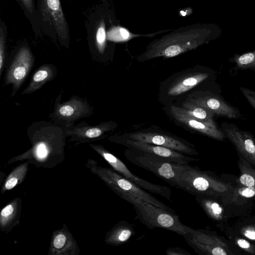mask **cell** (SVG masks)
<instances>
[{
	"label": "cell",
	"instance_id": "obj_23",
	"mask_svg": "<svg viewBox=\"0 0 255 255\" xmlns=\"http://www.w3.org/2000/svg\"><path fill=\"white\" fill-rule=\"evenodd\" d=\"M239 157L238 164L240 176L238 181L241 185L252 187L255 190V169L249 162Z\"/></svg>",
	"mask_w": 255,
	"mask_h": 255
},
{
	"label": "cell",
	"instance_id": "obj_24",
	"mask_svg": "<svg viewBox=\"0 0 255 255\" xmlns=\"http://www.w3.org/2000/svg\"><path fill=\"white\" fill-rule=\"evenodd\" d=\"M229 61L239 70H250L255 72V50L242 54H235Z\"/></svg>",
	"mask_w": 255,
	"mask_h": 255
},
{
	"label": "cell",
	"instance_id": "obj_20",
	"mask_svg": "<svg viewBox=\"0 0 255 255\" xmlns=\"http://www.w3.org/2000/svg\"><path fill=\"white\" fill-rule=\"evenodd\" d=\"M56 68L50 64L40 67L33 74L31 81L22 92V95L29 94L40 89L47 82L53 80L56 75Z\"/></svg>",
	"mask_w": 255,
	"mask_h": 255
},
{
	"label": "cell",
	"instance_id": "obj_5",
	"mask_svg": "<svg viewBox=\"0 0 255 255\" xmlns=\"http://www.w3.org/2000/svg\"><path fill=\"white\" fill-rule=\"evenodd\" d=\"M86 166L92 172L99 176L104 183L117 194L125 193L136 196L153 205L172 213H175L170 207L147 192L145 190L139 187L132 182L110 168L98 166L97 162L90 159Z\"/></svg>",
	"mask_w": 255,
	"mask_h": 255
},
{
	"label": "cell",
	"instance_id": "obj_19",
	"mask_svg": "<svg viewBox=\"0 0 255 255\" xmlns=\"http://www.w3.org/2000/svg\"><path fill=\"white\" fill-rule=\"evenodd\" d=\"M134 226L122 220L117 223L107 234L105 242L112 246L121 245L135 235Z\"/></svg>",
	"mask_w": 255,
	"mask_h": 255
},
{
	"label": "cell",
	"instance_id": "obj_12",
	"mask_svg": "<svg viewBox=\"0 0 255 255\" xmlns=\"http://www.w3.org/2000/svg\"><path fill=\"white\" fill-rule=\"evenodd\" d=\"M221 128L226 138L234 145L239 156L255 167V139L252 134L232 123L224 122Z\"/></svg>",
	"mask_w": 255,
	"mask_h": 255
},
{
	"label": "cell",
	"instance_id": "obj_35",
	"mask_svg": "<svg viewBox=\"0 0 255 255\" xmlns=\"http://www.w3.org/2000/svg\"><path fill=\"white\" fill-rule=\"evenodd\" d=\"M21 1L27 10L32 12L33 7L32 0H21Z\"/></svg>",
	"mask_w": 255,
	"mask_h": 255
},
{
	"label": "cell",
	"instance_id": "obj_33",
	"mask_svg": "<svg viewBox=\"0 0 255 255\" xmlns=\"http://www.w3.org/2000/svg\"><path fill=\"white\" fill-rule=\"evenodd\" d=\"M167 255H191V253L180 247H172L165 251Z\"/></svg>",
	"mask_w": 255,
	"mask_h": 255
},
{
	"label": "cell",
	"instance_id": "obj_10",
	"mask_svg": "<svg viewBox=\"0 0 255 255\" xmlns=\"http://www.w3.org/2000/svg\"><path fill=\"white\" fill-rule=\"evenodd\" d=\"M131 140L142 141L163 146L189 156L199 155L193 144L180 138L154 132H135L126 137Z\"/></svg>",
	"mask_w": 255,
	"mask_h": 255
},
{
	"label": "cell",
	"instance_id": "obj_26",
	"mask_svg": "<svg viewBox=\"0 0 255 255\" xmlns=\"http://www.w3.org/2000/svg\"><path fill=\"white\" fill-rule=\"evenodd\" d=\"M18 200L15 199L1 210L0 226L1 229H7L15 220L18 213Z\"/></svg>",
	"mask_w": 255,
	"mask_h": 255
},
{
	"label": "cell",
	"instance_id": "obj_18",
	"mask_svg": "<svg viewBox=\"0 0 255 255\" xmlns=\"http://www.w3.org/2000/svg\"><path fill=\"white\" fill-rule=\"evenodd\" d=\"M79 250L72 235L65 229L55 231L51 238L49 254L78 255Z\"/></svg>",
	"mask_w": 255,
	"mask_h": 255
},
{
	"label": "cell",
	"instance_id": "obj_7",
	"mask_svg": "<svg viewBox=\"0 0 255 255\" xmlns=\"http://www.w3.org/2000/svg\"><path fill=\"white\" fill-rule=\"evenodd\" d=\"M61 94L57 97L54 110L49 115L52 121L64 128L73 126L81 118L89 117L93 113V108L84 99L73 96L64 103H60Z\"/></svg>",
	"mask_w": 255,
	"mask_h": 255
},
{
	"label": "cell",
	"instance_id": "obj_3",
	"mask_svg": "<svg viewBox=\"0 0 255 255\" xmlns=\"http://www.w3.org/2000/svg\"><path fill=\"white\" fill-rule=\"evenodd\" d=\"M128 161L160 177L171 186L182 189L180 175L188 164H181L166 158L129 148L125 152Z\"/></svg>",
	"mask_w": 255,
	"mask_h": 255
},
{
	"label": "cell",
	"instance_id": "obj_4",
	"mask_svg": "<svg viewBox=\"0 0 255 255\" xmlns=\"http://www.w3.org/2000/svg\"><path fill=\"white\" fill-rule=\"evenodd\" d=\"M182 190L196 195L205 194L215 198L232 193L233 188L217 178L209 171L188 164L180 175Z\"/></svg>",
	"mask_w": 255,
	"mask_h": 255
},
{
	"label": "cell",
	"instance_id": "obj_21",
	"mask_svg": "<svg viewBox=\"0 0 255 255\" xmlns=\"http://www.w3.org/2000/svg\"><path fill=\"white\" fill-rule=\"evenodd\" d=\"M195 196L196 200L210 218L216 221L223 218V209L216 200V198L201 194H196Z\"/></svg>",
	"mask_w": 255,
	"mask_h": 255
},
{
	"label": "cell",
	"instance_id": "obj_6",
	"mask_svg": "<svg viewBox=\"0 0 255 255\" xmlns=\"http://www.w3.org/2000/svg\"><path fill=\"white\" fill-rule=\"evenodd\" d=\"M212 71L199 67L178 73L162 85L161 97L167 100H174L211 78Z\"/></svg>",
	"mask_w": 255,
	"mask_h": 255
},
{
	"label": "cell",
	"instance_id": "obj_9",
	"mask_svg": "<svg viewBox=\"0 0 255 255\" xmlns=\"http://www.w3.org/2000/svg\"><path fill=\"white\" fill-rule=\"evenodd\" d=\"M183 237L187 244L199 255L235 254L225 242L210 231L193 229Z\"/></svg>",
	"mask_w": 255,
	"mask_h": 255
},
{
	"label": "cell",
	"instance_id": "obj_32",
	"mask_svg": "<svg viewBox=\"0 0 255 255\" xmlns=\"http://www.w3.org/2000/svg\"><path fill=\"white\" fill-rule=\"evenodd\" d=\"M242 186L237 191V193L240 196L246 198H251L255 196V190L253 188Z\"/></svg>",
	"mask_w": 255,
	"mask_h": 255
},
{
	"label": "cell",
	"instance_id": "obj_29",
	"mask_svg": "<svg viewBox=\"0 0 255 255\" xmlns=\"http://www.w3.org/2000/svg\"><path fill=\"white\" fill-rule=\"evenodd\" d=\"M5 35L2 27L0 32V76H1L5 59Z\"/></svg>",
	"mask_w": 255,
	"mask_h": 255
},
{
	"label": "cell",
	"instance_id": "obj_16",
	"mask_svg": "<svg viewBox=\"0 0 255 255\" xmlns=\"http://www.w3.org/2000/svg\"><path fill=\"white\" fill-rule=\"evenodd\" d=\"M117 127L116 123L110 121L96 126L82 123L64 129L66 135L70 137L71 140L87 141L103 137L106 133L114 130Z\"/></svg>",
	"mask_w": 255,
	"mask_h": 255
},
{
	"label": "cell",
	"instance_id": "obj_28",
	"mask_svg": "<svg viewBox=\"0 0 255 255\" xmlns=\"http://www.w3.org/2000/svg\"><path fill=\"white\" fill-rule=\"evenodd\" d=\"M106 37L105 23L102 21L98 28L96 35L97 46L99 51L101 53H103L105 50Z\"/></svg>",
	"mask_w": 255,
	"mask_h": 255
},
{
	"label": "cell",
	"instance_id": "obj_22",
	"mask_svg": "<svg viewBox=\"0 0 255 255\" xmlns=\"http://www.w3.org/2000/svg\"><path fill=\"white\" fill-rule=\"evenodd\" d=\"M180 109L184 113L195 119L208 123L214 122L213 117L215 115L213 113L189 101L186 100L182 104Z\"/></svg>",
	"mask_w": 255,
	"mask_h": 255
},
{
	"label": "cell",
	"instance_id": "obj_14",
	"mask_svg": "<svg viewBox=\"0 0 255 255\" xmlns=\"http://www.w3.org/2000/svg\"><path fill=\"white\" fill-rule=\"evenodd\" d=\"M115 141L129 148L135 149L148 154L163 157L179 164H189L190 162L198 160V159L196 158L172 149L142 141L124 138H119L118 140L116 139Z\"/></svg>",
	"mask_w": 255,
	"mask_h": 255
},
{
	"label": "cell",
	"instance_id": "obj_31",
	"mask_svg": "<svg viewBox=\"0 0 255 255\" xmlns=\"http://www.w3.org/2000/svg\"><path fill=\"white\" fill-rule=\"evenodd\" d=\"M236 244L244 251L251 254H255V246L248 241L241 238L236 240Z\"/></svg>",
	"mask_w": 255,
	"mask_h": 255
},
{
	"label": "cell",
	"instance_id": "obj_25",
	"mask_svg": "<svg viewBox=\"0 0 255 255\" xmlns=\"http://www.w3.org/2000/svg\"><path fill=\"white\" fill-rule=\"evenodd\" d=\"M28 164L23 163L16 167L8 175L2 188L1 192L13 188L18 184L20 183L24 179L27 172Z\"/></svg>",
	"mask_w": 255,
	"mask_h": 255
},
{
	"label": "cell",
	"instance_id": "obj_8",
	"mask_svg": "<svg viewBox=\"0 0 255 255\" xmlns=\"http://www.w3.org/2000/svg\"><path fill=\"white\" fill-rule=\"evenodd\" d=\"M90 146L98 152L114 170L125 178L146 191L159 194L167 200H171V191L169 187L148 182L134 175L124 162L102 145L90 144Z\"/></svg>",
	"mask_w": 255,
	"mask_h": 255
},
{
	"label": "cell",
	"instance_id": "obj_13",
	"mask_svg": "<svg viewBox=\"0 0 255 255\" xmlns=\"http://www.w3.org/2000/svg\"><path fill=\"white\" fill-rule=\"evenodd\" d=\"M34 57L26 46L21 47L15 56L6 73L5 85H12L13 96L21 87L34 63Z\"/></svg>",
	"mask_w": 255,
	"mask_h": 255
},
{
	"label": "cell",
	"instance_id": "obj_15",
	"mask_svg": "<svg viewBox=\"0 0 255 255\" xmlns=\"http://www.w3.org/2000/svg\"><path fill=\"white\" fill-rule=\"evenodd\" d=\"M169 112L176 121L191 129L219 141L226 138L221 128L215 122L208 123L193 118L184 113L180 107L174 105L170 107Z\"/></svg>",
	"mask_w": 255,
	"mask_h": 255
},
{
	"label": "cell",
	"instance_id": "obj_30",
	"mask_svg": "<svg viewBox=\"0 0 255 255\" xmlns=\"http://www.w3.org/2000/svg\"><path fill=\"white\" fill-rule=\"evenodd\" d=\"M240 89L249 103L255 109V91L240 87Z\"/></svg>",
	"mask_w": 255,
	"mask_h": 255
},
{
	"label": "cell",
	"instance_id": "obj_34",
	"mask_svg": "<svg viewBox=\"0 0 255 255\" xmlns=\"http://www.w3.org/2000/svg\"><path fill=\"white\" fill-rule=\"evenodd\" d=\"M243 234L244 236L252 240H255V228L250 227L244 229Z\"/></svg>",
	"mask_w": 255,
	"mask_h": 255
},
{
	"label": "cell",
	"instance_id": "obj_2",
	"mask_svg": "<svg viewBox=\"0 0 255 255\" xmlns=\"http://www.w3.org/2000/svg\"><path fill=\"white\" fill-rule=\"evenodd\" d=\"M117 195L133 205L136 217L148 228H160L183 236L194 229L183 224L179 216L136 196L125 193Z\"/></svg>",
	"mask_w": 255,
	"mask_h": 255
},
{
	"label": "cell",
	"instance_id": "obj_27",
	"mask_svg": "<svg viewBox=\"0 0 255 255\" xmlns=\"http://www.w3.org/2000/svg\"><path fill=\"white\" fill-rule=\"evenodd\" d=\"M131 34L126 29L123 27H115L108 33L109 40L114 41H123L130 38Z\"/></svg>",
	"mask_w": 255,
	"mask_h": 255
},
{
	"label": "cell",
	"instance_id": "obj_17",
	"mask_svg": "<svg viewBox=\"0 0 255 255\" xmlns=\"http://www.w3.org/2000/svg\"><path fill=\"white\" fill-rule=\"evenodd\" d=\"M42 12L53 25L59 39L63 42H68L69 27L60 0H41Z\"/></svg>",
	"mask_w": 255,
	"mask_h": 255
},
{
	"label": "cell",
	"instance_id": "obj_1",
	"mask_svg": "<svg viewBox=\"0 0 255 255\" xmlns=\"http://www.w3.org/2000/svg\"><path fill=\"white\" fill-rule=\"evenodd\" d=\"M221 33V28L215 23L180 28L150 43L137 60L144 62L158 57H174L219 38Z\"/></svg>",
	"mask_w": 255,
	"mask_h": 255
},
{
	"label": "cell",
	"instance_id": "obj_11",
	"mask_svg": "<svg viewBox=\"0 0 255 255\" xmlns=\"http://www.w3.org/2000/svg\"><path fill=\"white\" fill-rule=\"evenodd\" d=\"M186 101L208 110L215 115L230 119H238L241 117L238 109L209 91H196L189 95Z\"/></svg>",
	"mask_w": 255,
	"mask_h": 255
}]
</instances>
